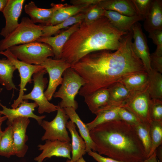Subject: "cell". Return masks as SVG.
<instances>
[{
	"label": "cell",
	"mask_w": 162,
	"mask_h": 162,
	"mask_svg": "<svg viewBox=\"0 0 162 162\" xmlns=\"http://www.w3.org/2000/svg\"><path fill=\"white\" fill-rule=\"evenodd\" d=\"M15 154L12 128L8 126L3 131L0 141V156L9 158Z\"/></svg>",
	"instance_id": "obj_32"
},
{
	"label": "cell",
	"mask_w": 162,
	"mask_h": 162,
	"mask_svg": "<svg viewBox=\"0 0 162 162\" xmlns=\"http://www.w3.org/2000/svg\"><path fill=\"white\" fill-rule=\"evenodd\" d=\"M2 123H0V141L3 134V131L1 129V125Z\"/></svg>",
	"instance_id": "obj_48"
},
{
	"label": "cell",
	"mask_w": 162,
	"mask_h": 162,
	"mask_svg": "<svg viewBox=\"0 0 162 162\" xmlns=\"http://www.w3.org/2000/svg\"><path fill=\"white\" fill-rule=\"evenodd\" d=\"M138 16L144 19L150 7L152 0H131Z\"/></svg>",
	"instance_id": "obj_38"
},
{
	"label": "cell",
	"mask_w": 162,
	"mask_h": 162,
	"mask_svg": "<svg viewBox=\"0 0 162 162\" xmlns=\"http://www.w3.org/2000/svg\"><path fill=\"white\" fill-rule=\"evenodd\" d=\"M49 75V80L47 89L44 92L45 96L50 100L58 86L62 83V76L64 72L71 65L64 60L48 58L41 64Z\"/></svg>",
	"instance_id": "obj_10"
},
{
	"label": "cell",
	"mask_w": 162,
	"mask_h": 162,
	"mask_svg": "<svg viewBox=\"0 0 162 162\" xmlns=\"http://www.w3.org/2000/svg\"><path fill=\"white\" fill-rule=\"evenodd\" d=\"M91 5H81L68 6L67 4L55 11L49 23L47 26L56 25L78 14L85 13Z\"/></svg>",
	"instance_id": "obj_26"
},
{
	"label": "cell",
	"mask_w": 162,
	"mask_h": 162,
	"mask_svg": "<svg viewBox=\"0 0 162 162\" xmlns=\"http://www.w3.org/2000/svg\"><path fill=\"white\" fill-rule=\"evenodd\" d=\"M132 39L131 30L123 36L119 47L115 52L104 50L93 52L71 66L86 82L80 89L79 95L84 97L108 88L127 75L146 71L134 52Z\"/></svg>",
	"instance_id": "obj_1"
},
{
	"label": "cell",
	"mask_w": 162,
	"mask_h": 162,
	"mask_svg": "<svg viewBox=\"0 0 162 162\" xmlns=\"http://www.w3.org/2000/svg\"><path fill=\"white\" fill-rule=\"evenodd\" d=\"M62 75L63 80L61 86L58 90L55 92L53 97L61 99L58 104L60 108L71 107L76 110L78 106L75 100V97L86 82L70 67L65 70Z\"/></svg>",
	"instance_id": "obj_4"
},
{
	"label": "cell",
	"mask_w": 162,
	"mask_h": 162,
	"mask_svg": "<svg viewBox=\"0 0 162 162\" xmlns=\"http://www.w3.org/2000/svg\"><path fill=\"white\" fill-rule=\"evenodd\" d=\"M98 4L105 10L128 16L138 15L131 0H100Z\"/></svg>",
	"instance_id": "obj_21"
},
{
	"label": "cell",
	"mask_w": 162,
	"mask_h": 162,
	"mask_svg": "<svg viewBox=\"0 0 162 162\" xmlns=\"http://www.w3.org/2000/svg\"><path fill=\"white\" fill-rule=\"evenodd\" d=\"M0 100V106L2 107V110H0V114L5 116L8 119L7 124L11 125L13 120L20 117L32 118L36 120L39 125L41 123L46 116H38L35 114L33 111L38 105L35 102H28V100H23L19 106L15 109H10L3 105Z\"/></svg>",
	"instance_id": "obj_14"
},
{
	"label": "cell",
	"mask_w": 162,
	"mask_h": 162,
	"mask_svg": "<svg viewBox=\"0 0 162 162\" xmlns=\"http://www.w3.org/2000/svg\"><path fill=\"white\" fill-rule=\"evenodd\" d=\"M143 23L145 30L149 32L162 30V0H152Z\"/></svg>",
	"instance_id": "obj_19"
},
{
	"label": "cell",
	"mask_w": 162,
	"mask_h": 162,
	"mask_svg": "<svg viewBox=\"0 0 162 162\" xmlns=\"http://www.w3.org/2000/svg\"><path fill=\"white\" fill-rule=\"evenodd\" d=\"M134 42L132 47L135 55L142 61L147 72L152 69L151 66L150 54L147 44V38L143 32L142 25L139 22L132 26Z\"/></svg>",
	"instance_id": "obj_12"
},
{
	"label": "cell",
	"mask_w": 162,
	"mask_h": 162,
	"mask_svg": "<svg viewBox=\"0 0 162 162\" xmlns=\"http://www.w3.org/2000/svg\"><path fill=\"white\" fill-rule=\"evenodd\" d=\"M67 4L52 3L51 8L45 9L38 8L34 2L31 1L25 5L24 9L25 12L29 16L34 23H39L47 26L55 11Z\"/></svg>",
	"instance_id": "obj_17"
},
{
	"label": "cell",
	"mask_w": 162,
	"mask_h": 162,
	"mask_svg": "<svg viewBox=\"0 0 162 162\" xmlns=\"http://www.w3.org/2000/svg\"><path fill=\"white\" fill-rule=\"evenodd\" d=\"M100 0H72L70 3L73 5H93L98 4Z\"/></svg>",
	"instance_id": "obj_42"
},
{
	"label": "cell",
	"mask_w": 162,
	"mask_h": 162,
	"mask_svg": "<svg viewBox=\"0 0 162 162\" xmlns=\"http://www.w3.org/2000/svg\"><path fill=\"white\" fill-rule=\"evenodd\" d=\"M24 0H8L2 13L5 20V24L0 32L4 38L14 31L19 24L20 16Z\"/></svg>",
	"instance_id": "obj_16"
},
{
	"label": "cell",
	"mask_w": 162,
	"mask_h": 162,
	"mask_svg": "<svg viewBox=\"0 0 162 162\" xmlns=\"http://www.w3.org/2000/svg\"><path fill=\"white\" fill-rule=\"evenodd\" d=\"M84 97V101L89 110L94 114L100 109L108 105L110 101L108 88L98 90Z\"/></svg>",
	"instance_id": "obj_25"
},
{
	"label": "cell",
	"mask_w": 162,
	"mask_h": 162,
	"mask_svg": "<svg viewBox=\"0 0 162 162\" xmlns=\"http://www.w3.org/2000/svg\"><path fill=\"white\" fill-rule=\"evenodd\" d=\"M47 72L45 69L34 74L32 76L34 86L29 93L24 94L22 100L30 99L34 100L38 105V112L43 114L44 112L50 113L57 111L58 105L50 103L45 96L44 90L47 86L48 81L44 76Z\"/></svg>",
	"instance_id": "obj_7"
},
{
	"label": "cell",
	"mask_w": 162,
	"mask_h": 162,
	"mask_svg": "<svg viewBox=\"0 0 162 162\" xmlns=\"http://www.w3.org/2000/svg\"><path fill=\"white\" fill-rule=\"evenodd\" d=\"M155 153L157 159L159 162H162V145L158 147L155 150Z\"/></svg>",
	"instance_id": "obj_44"
},
{
	"label": "cell",
	"mask_w": 162,
	"mask_h": 162,
	"mask_svg": "<svg viewBox=\"0 0 162 162\" xmlns=\"http://www.w3.org/2000/svg\"><path fill=\"white\" fill-rule=\"evenodd\" d=\"M152 103L148 88L133 92L122 106L133 113L140 121L150 123V109Z\"/></svg>",
	"instance_id": "obj_11"
},
{
	"label": "cell",
	"mask_w": 162,
	"mask_h": 162,
	"mask_svg": "<svg viewBox=\"0 0 162 162\" xmlns=\"http://www.w3.org/2000/svg\"><path fill=\"white\" fill-rule=\"evenodd\" d=\"M19 60L26 63L40 65L49 57H54L48 45L37 41L15 45L8 48Z\"/></svg>",
	"instance_id": "obj_6"
},
{
	"label": "cell",
	"mask_w": 162,
	"mask_h": 162,
	"mask_svg": "<svg viewBox=\"0 0 162 162\" xmlns=\"http://www.w3.org/2000/svg\"><path fill=\"white\" fill-rule=\"evenodd\" d=\"M16 68L7 58L0 59V84L10 91L16 89L13 80V75Z\"/></svg>",
	"instance_id": "obj_29"
},
{
	"label": "cell",
	"mask_w": 162,
	"mask_h": 162,
	"mask_svg": "<svg viewBox=\"0 0 162 162\" xmlns=\"http://www.w3.org/2000/svg\"><path fill=\"white\" fill-rule=\"evenodd\" d=\"M66 128L69 131L71 137L72 162H74L86 153V145L83 138L80 136L76 129L75 124L70 120L66 124Z\"/></svg>",
	"instance_id": "obj_24"
},
{
	"label": "cell",
	"mask_w": 162,
	"mask_h": 162,
	"mask_svg": "<svg viewBox=\"0 0 162 162\" xmlns=\"http://www.w3.org/2000/svg\"><path fill=\"white\" fill-rule=\"evenodd\" d=\"M152 142L151 149L149 157L162 144V121H152L150 126Z\"/></svg>",
	"instance_id": "obj_34"
},
{
	"label": "cell",
	"mask_w": 162,
	"mask_h": 162,
	"mask_svg": "<svg viewBox=\"0 0 162 162\" xmlns=\"http://www.w3.org/2000/svg\"><path fill=\"white\" fill-rule=\"evenodd\" d=\"M57 111L56 115L52 121L43 120L40 125L45 130L41 140H58L64 142H70L71 139L66 126L69 117L64 109L60 108L58 105Z\"/></svg>",
	"instance_id": "obj_9"
},
{
	"label": "cell",
	"mask_w": 162,
	"mask_h": 162,
	"mask_svg": "<svg viewBox=\"0 0 162 162\" xmlns=\"http://www.w3.org/2000/svg\"><path fill=\"white\" fill-rule=\"evenodd\" d=\"M105 10L98 4L90 6L85 12L83 21L86 23H91L104 16Z\"/></svg>",
	"instance_id": "obj_35"
},
{
	"label": "cell",
	"mask_w": 162,
	"mask_h": 162,
	"mask_svg": "<svg viewBox=\"0 0 162 162\" xmlns=\"http://www.w3.org/2000/svg\"><path fill=\"white\" fill-rule=\"evenodd\" d=\"M2 114H0V123H2L4 121L7 119L6 117L5 116H1Z\"/></svg>",
	"instance_id": "obj_47"
},
{
	"label": "cell",
	"mask_w": 162,
	"mask_h": 162,
	"mask_svg": "<svg viewBox=\"0 0 162 162\" xmlns=\"http://www.w3.org/2000/svg\"><path fill=\"white\" fill-rule=\"evenodd\" d=\"M66 162H72L70 161V160L68 159L66 160ZM74 162H86L85 160L83 158V157H81L78 160H76V161Z\"/></svg>",
	"instance_id": "obj_46"
},
{
	"label": "cell",
	"mask_w": 162,
	"mask_h": 162,
	"mask_svg": "<svg viewBox=\"0 0 162 162\" xmlns=\"http://www.w3.org/2000/svg\"><path fill=\"white\" fill-rule=\"evenodd\" d=\"M150 114L151 121H162V100L152 99Z\"/></svg>",
	"instance_id": "obj_36"
},
{
	"label": "cell",
	"mask_w": 162,
	"mask_h": 162,
	"mask_svg": "<svg viewBox=\"0 0 162 162\" xmlns=\"http://www.w3.org/2000/svg\"><path fill=\"white\" fill-rule=\"evenodd\" d=\"M148 76V90L151 98L162 100V75L152 69L147 72Z\"/></svg>",
	"instance_id": "obj_31"
},
{
	"label": "cell",
	"mask_w": 162,
	"mask_h": 162,
	"mask_svg": "<svg viewBox=\"0 0 162 162\" xmlns=\"http://www.w3.org/2000/svg\"><path fill=\"white\" fill-rule=\"evenodd\" d=\"M108 88L110 94L109 104L116 106H122L133 92L119 82L112 84Z\"/></svg>",
	"instance_id": "obj_28"
},
{
	"label": "cell",
	"mask_w": 162,
	"mask_h": 162,
	"mask_svg": "<svg viewBox=\"0 0 162 162\" xmlns=\"http://www.w3.org/2000/svg\"><path fill=\"white\" fill-rule=\"evenodd\" d=\"M38 147L42 152L34 158L37 162H42L45 159L53 156L71 159V146L70 142L47 140L44 144H39Z\"/></svg>",
	"instance_id": "obj_13"
},
{
	"label": "cell",
	"mask_w": 162,
	"mask_h": 162,
	"mask_svg": "<svg viewBox=\"0 0 162 162\" xmlns=\"http://www.w3.org/2000/svg\"><path fill=\"white\" fill-rule=\"evenodd\" d=\"M0 54L6 57L18 69L20 77V83L19 92L17 98L14 101L11 105L12 108L15 109L19 106L22 101L24 95V91L26 90V86L28 83L32 82V77L33 74L44 69L40 65L30 64L19 60L8 49L4 51H0Z\"/></svg>",
	"instance_id": "obj_8"
},
{
	"label": "cell",
	"mask_w": 162,
	"mask_h": 162,
	"mask_svg": "<svg viewBox=\"0 0 162 162\" xmlns=\"http://www.w3.org/2000/svg\"><path fill=\"white\" fill-rule=\"evenodd\" d=\"M128 32L118 29L104 16L91 23L83 21L64 45L61 58L71 66L91 53L116 50Z\"/></svg>",
	"instance_id": "obj_2"
},
{
	"label": "cell",
	"mask_w": 162,
	"mask_h": 162,
	"mask_svg": "<svg viewBox=\"0 0 162 162\" xmlns=\"http://www.w3.org/2000/svg\"><path fill=\"white\" fill-rule=\"evenodd\" d=\"M150 126V123L140 121L133 126L142 144L147 158L149 157L152 147Z\"/></svg>",
	"instance_id": "obj_33"
},
{
	"label": "cell",
	"mask_w": 162,
	"mask_h": 162,
	"mask_svg": "<svg viewBox=\"0 0 162 162\" xmlns=\"http://www.w3.org/2000/svg\"><path fill=\"white\" fill-rule=\"evenodd\" d=\"M99 154L124 162H137L147 158L134 126L122 120L100 124L89 131Z\"/></svg>",
	"instance_id": "obj_3"
},
{
	"label": "cell",
	"mask_w": 162,
	"mask_h": 162,
	"mask_svg": "<svg viewBox=\"0 0 162 162\" xmlns=\"http://www.w3.org/2000/svg\"><path fill=\"white\" fill-rule=\"evenodd\" d=\"M43 27L35 24L28 17H22L16 28L0 41V51L14 46L36 41L41 37Z\"/></svg>",
	"instance_id": "obj_5"
},
{
	"label": "cell",
	"mask_w": 162,
	"mask_h": 162,
	"mask_svg": "<svg viewBox=\"0 0 162 162\" xmlns=\"http://www.w3.org/2000/svg\"><path fill=\"white\" fill-rule=\"evenodd\" d=\"M30 122L29 118L20 117L15 119L11 124L15 155L19 158L23 157L28 150V146L26 144L28 140L26 131Z\"/></svg>",
	"instance_id": "obj_15"
},
{
	"label": "cell",
	"mask_w": 162,
	"mask_h": 162,
	"mask_svg": "<svg viewBox=\"0 0 162 162\" xmlns=\"http://www.w3.org/2000/svg\"><path fill=\"white\" fill-rule=\"evenodd\" d=\"M120 106L108 104L100 109L96 113L95 118L92 122L86 124L89 130L90 131L97 126L104 123L120 120L118 110Z\"/></svg>",
	"instance_id": "obj_27"
},
{
	"label": "cell",
	"mask_w": 162,
	"mask_h": 162,
	"mask_svg": "<svg viewBox=\"0 0 162 162\" xmlns=\"http://www.w3.org/2000/svg\"><path fill=\"white\" fill-rule=\"evenodd\" d=\"M3 90V88H2L0 87V93H1Z\"/></svg>",
	"instance_id": "obj_49"
},
{
	"label": "cell",
	"mask_w": 162,
	"mask_h": 162,
	"mask_svg": "<svg viewBox=\"0 0 162 162\" xmlns=\"http://www.w3.org/2000/svg\"><path fill=\"white\" fill-rule=\"evenodd\" d=\"M120 120L134 126L140 121L133 113L125 108L121 106L118 110Z\"/></svg>",
	"instance_id": "obj_37"
},
{
	"label": "cell",
	"mask_w": 162,
	"mask_h": 162,
	"mask_svg": "<svg viewBox=\"0 0 162 162\" xmlns=\"http://www.w3.org/2000/svg\"><path fill=\"white\" fill-rule=\"evenodd\" d=\"M148 33V37L151 39L153 43L157 45L154 53L157 55L162 56V30H155Z\"/></svg>",
	"instance_id": "obj_39"
},
{
	"label": "cell",
	"mask_w": 162,
	"mask_h": 162,
	"mask_svg": "<svg viewBox=\"0 0 162 162\" xmlns=\"http://www.w3.org/2000/svg\"><path fill=\"white\" fill-rule=\"evenodd\" d=\"M137 162H158L157 158L155 151L151 156L145 160Z\"/></svg>",
	"instance_id": "obj_43"
},
{
	"label": "cell",
	"mask_w": 162,
	"mask_h": 162,
	"mask_svg": "<svg viewBox=\"0 0 162 162\" xmlns=\"http://www.w3.org/2000/svg\"><path fill=\"white\" fill-rule=\"evenodd\" d=\"M119 82L132 92L143 91L148 88V74L146 71L132 73L123 77Z\"/></svg>",
	"instance_id": "obj_23"
},
{
	"label": "cell",
	"mask_w": 162,
	"mask_h": 162,
	"mask_svg": "<svg viewBox=\"0 0 162 162\" xmlns=\"http://www.w3.org/2000/svg\"><path fill=\"white\" fill-rule=\"evenodd\" d=\"M81 23L75 24L54 36L40 37L36 41L49 45L52 49L55 59H60L64 45L71 35L79 28Z\"/></svg>",
	"instance_id": "obj_18"
},
{
	"label": "cell",
	"mask_w": 162,
	"mask_h": 162,
	"mask_svg": "<svg viewBox=\"0 0 162 162\" xmlns=\"http://www.w3.org/2000/svg\"><path fill=\"white\" fill-rule=\"evenodd\" d=\"M104 16L109 20L114 27L124 32L131 31L133 26L135 23L144 20V19L140 16H128L111 10H105Z\"/></svg>",
	"instance_id": "obj_20"
},
{
	"label": "cell",
	"mask_w": 162,
	"mask_h": 162,
	"mask_svg": "<svg viewBox=\"0 0 162 162\" xmlns=\"http://www.w3.org/2000/svg\"><path fill=\"white\" fill-rule=\"evenodd\" d=\"M88 154L92 157L98 162H124L110 158L105 157L98 154L97 152L90 150L88 152Z\"/></svg>",
	"instance_id": "obj_41"
},
{
	"label": "cell",
	"mask_w": 162,
	"mask_h": 162,
	"mask_svg": "<svg viewBox=\"0 0 162 162\" xmlns=\"http://www.w3.org/2000/svg\"><path fill=\"white\" fill-rule=\"evenodd\" d=\"M8 0H0V11L3 12Z\"/></svg>",
	"instance_id": "obj_45"
},
{
	"label": "cell",
	"mask_w": 162,
	"mask_h": 162,
	"mask_svg": "<svg viewBox=\"0 0 162 162\" xmlns=\"http://www.w3.org/2000/svg\"><path fill=\"white\" fill-rule=\"evenodd\" d=\"M64 109L70 120L74 122L78 128L81 136L86 144V153L90 150L96 152L95 145L90 136V131L86 124L80 118L76 110L71 107H66Z\"/></svg>",
	"instance_id": "obj_22"
},
{
	"label": "cell",
	"mask_w": 162,
	"mask_h": 162,
	"mask_svg": "<svg viewBox=\"0 0 162 162\" xmlns=\"http://www.w3.org/2000/svg\"><path fill=\"white\" fill-rule=\"evenodd\" d=\"M150 63L152 69L162 74V56L157 55L154 52L150 54Z\"/></svg>",
	"instance_id": "obj_40"
},
{
	"label": "cell",
	"mask_w": 162,
	"mask_h": 162,
	"mask_svg": "<svg viewBox=\"0 0 162 162\" xmlns=\"http://www.w3.org/2000/svg\"><path fill=\"white\" fill-rule=\"evenodd\" d=\"M85 13L78 14L64 21L53 26H43L41 37H48L55 34L59 31L66 28L83 21L85 18Z\"/></svg>",
	"instance_id": "obj_30"
}]
</instances>
